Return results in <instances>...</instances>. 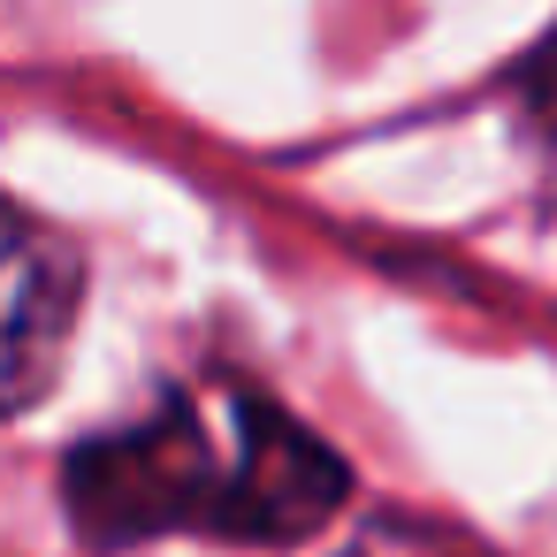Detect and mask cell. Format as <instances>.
<instances>
[{"instance_id": "obj_1", "label": "cell", "mask_w": 557, "mask_h": 557, "mask_svg": "<svg viewBox=\"0 0 557 557\" xmlns=\"http://www.w3.org/2000/svg\"><path fill=\"white\" fill-rule=\"evenodd\" d=\"M344 496V458L230 374L169 389L153 412L85 435L62 466V504L92 549H138L161 534L283 549L306 542Z\"/></svg>"}, {"instance_id": "obj_2", "label": "cell", "mask_w": 557, "mask_h": 557, "mask_svg": "<svg viewBox=\"0 0 557 557\" xmlns=\"http://www.w3.org/2000/svg\"><path fill=\"white\" fill-rule=\"evenodd\" d=\"M70 321H77V245L16 214V245H9V405L16 412L39 405V389L54 382Z\"/></svg>"}, {"instance_id": "obj_3", "label": "cell", "mask_w": 557, "mask_h": 557, "mask_svg": "<svg viewBox=\"0 0 557 557\" xmlns=\"http://www.w3.org/2000/svg\"><path fill=\"white\" fill-rule=\"evenodd\" d=\"M344 557H488V549L466 542L458 527H435V519H374Z\"/></svg>"}, {"instance_id": "obj_4", "label": "cell", "mask_w": 557, "mask_h": 557, "mask_svg": "<svg viewBox=\"0 0 557 557\" xmlns=\"http://www.w3.org/2000/svg\"><path fill=\"white\" fill-rule=\"evenodd\" d=\"M542 138L557 146V54H542Z\"/></svg>"}]
</instances>
